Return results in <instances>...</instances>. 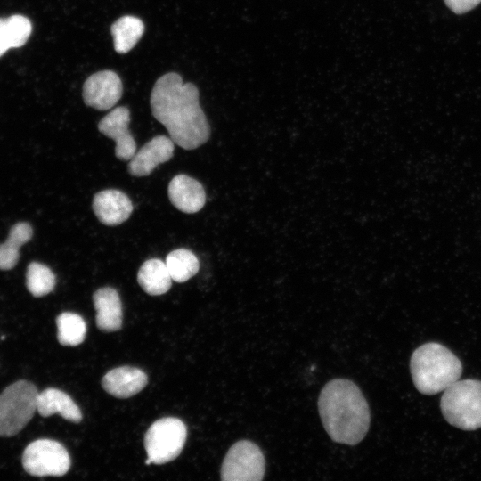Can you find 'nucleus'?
Instances as JSON below:
<instances>
[{"mask_svg":"<svg viewBox=\"0 0 481 481\" xmlns=\"http://www.w3.org/2000/svg\"><path fill=\"white\" fill-rule=\"evenodd\" d=\"M318 411L332 441L355 445L366 436L371 422L368 403L353 381L334 379L322 389Z\"/></svg>","mask_w":481,"mask_h":481,"instance_id":"nucleus-2","label":"nucleus"},{"mask_svg":"<svg viewBox=\"0 0 481 481\" xmlns=\"http://www.w3.org/2000/svg\"><path fill=\"white\" fill-rule=\"evenodd\" d=\"M33 234L27 223H18L12 227L5 242L0 245V270H10L17 264L20 247L28 242Z\"/></svg>","mask_w":481,"mask_h":481,"instance_id":"nucleus-20","label":"nucleus"},{"mask_svg":"<svg viewBox=\"0 0 481 481\" xmlns=\"http://www.w3.org/2000/svg\"><path fill=\"white\" fill-rule=\"evenodd\" d=\"M444 3L453 12L461 14L475 8L481 0H444Z\"/></svg>","mask_w":481,"mask_h":481,"instance_id":"nucleus-24","label":"nucleus"},{"mask_svg":"<svg viewBox=\"0 0 481 481\" xmlns=\"http://www.w3.org/2000/svg\"><path fill=\"white\" fill-rule=\"evenodd\" d=\"M130 111L119 106L109 112L98 123L99 131L116 142L115 155L121 160H130L136 152V143L128 130Z\"/></svg>","mask_w":481,"mask_h":481,"instance_id":"nucleus-10","label":"nucleus"},{"mask_svg":"<svg viewBox=\"0 0 481 481\" xmlns=\"http://www.w3.org/2000/svg\"><path fill=\"white\" fill-rule=\"evenodd\" d=\"M123 86L120 77L112 70L92 74L83 86L86 105L99 110L111 109L120 99Z\"/></svg>","mask_w":481,"mask_h":481,"instance_id":"nucleus-9","label":"nucleus"},{"mask_svg":"<svg viewBox=\"0 0 481 481\" xmlns=\"http://www.w3.org/2000/svg\"><path fill=\"white\" fill-rule=\"evenodd\" d=\"M93 209L101 223L114 226L128 219L133 211V205L126 194L118 190L110 189L94 195Z\"/></svg>","mask_w":481,"mask_h":481,"instance_id":"nucleus-12","label":"nucleus"},{"mask_svg":"<svg viewBox=\"0 0 481 481\" xmlns=\"http://www.w3.org/2000/svg\"><path fill=\"white\" fill-rule=\"evenodd\" d=\"M96 310V325L102 331H116L121 329L122 304L117 290L110 287L97 289L93 295Z\"/></svg>","mask_w":481,"mask_h":481,"instance_id":"nucleus-15","label":"nucleus"},{"mask_svg":"<svg viewBox=\"0 0 481 481\" xmlns=\"http://www.w3.org/2000/svg\"><path fill=\"white\" fill-rule=\"evenodd\" d=\"M166 265L172 280L175 282H185L194 276L200 268L197 257L186 249L171 251L167 256Z\"/></svg>","mask_w":481,"mask_h":481,"instance_id":"nucleus-21","label":"nucleus"},{"mask_svg":"<svg viewBox=\"0 0 481 481\" xmlns=\"http://www.w3.org/2000/svg\"><path fill=\"white\" fill-rule=\"evenodd\" d=\"M153 117L167 130L170 138L185 150H193L209 138L210 127L200 106L199 90L169 72L154 84L151 94Z\"/></svg>","mask_w":481,"mask_h":481,"instance_id":"nucleus-1","label":"nucleus"},{"mask_svg":"<svg viewBox=\"0 0 481 481\" xmlns=\"http://www.w3.org/2000/svg\"><path fill=\"white\" fill-rule=\"evenodd\" d=\"M57 338L62 346H77L86 337V325L77 314L64 312L56 318Z\"/></svg>","mask_w":481,"mask_h":481,"instance_id":"nucleus-22","label":"nucleus"},{"mask_svg":"<svg viewBox=\"0 0 481 481\" xmlns=\"http://www.w3.org/2000/svg\"><path fill=\"white\" fill-rule=\"evenodd\" d=\"M37 412L43 417L59 413L65 420L78 423L82 413L71 397L57 388H46L37 397Z\"/></svg>","mask_w":481,"mask_h":481,"instance_id":"nucleus-16","label":"nucleus"},{"mask_svg":"<svg viewBox=\"0 0 481 481\" xmlns=\"http://www.w3.org/2000/svg\"><path fill=\"white\" fill-rule=\"evenodd\" d=\"M26 285L33 296L42 297L53 291L55 276L48 266L33 262L28 266Z\"/></svg>","mask_w":481,"mask_h":481,"instance_id":"nucleus-23","label":"nucleus"},{"mask_svg":"<svg viewBox=\"0 0 481 481\" xmlns=\"http://www.w3.org/2000/svg\"><path fill=\"white\" fill-rule=\"evenodd\" d=\"M24 469L31 476L61 477L70 467V457L66 448L57 441L38 439L30 443L22 455Z\"/></svg>","mask_w":481,"mask_h":481,"instance_id":"nucleus-8","label":"nucleus"},{"mask_svg":"<svg viewBox=\"0 0 481 481\" xmlns=\"http://www.w3.org/2000/svg\"><path fill=\"white\" fill-rule=\"evenodd\" d=\"M172 278L166 262L159 258L146 260L137 273V281L142 289L149 295L159 296L169 290Z\"/></svg>","mask_w":481,"mask_h":481,"instance_id":"nucleus-17","label":"nucleus"},{"mask_svg":"<svg viewBox=\"0 0 481 481\" xmlns=\"http://www.w3.org/2000/svg\"><path fill=\"white\" fill-rule=\"evenodd\" d=\"M32 24L23 15L0 19V57L8 50L22 46L31 35Z\"/></svg>","mask_w":481,"mask_h":481,"instance_id":"nucleus-18","label":"nucleus"},{"mask_svg":"<svg viewBox=\"0 0 481 481\" xmlns=\"http://www.w3.org/2000/svg\"><path fill=\"white\" fill-rule=\"evenodd\" d=\"M114 49L118 53H128L140 40L144 32V24L137 17L123 16L110 27Z\"/></svg>","mask_w":481,"mask_h":481,"instance_id":"nucleus-19","label":"nucleus"},{"mask_svg":"<svg viewBox=\"0 0 481 481\" xmlns=\"http://www.w3.org/2000/svg\"><path fill=\"white\" fill-rule=\"evenodd\" d=\"M38 391L36 386L21 379L8 386L0 394V436L18 434L37 411Z\"/></svg>","mask_w":481,"mask_h":481,"instance_id":"nucleus-5","label":"nucleus"},{"mask_svg":"<svg viewBox=\"0 0 481 481\" xmlns=\"http://www.w3.org/2000/svg\"><path fill=\"white\" fill-rule=\"evenodd\" d=\"M444 419L462 430L481 428V381L457 380L448 387L440 402Z\"/></svg>","mask_w":481,"mask_h":481,"instance_id":"nucleus-4","label":"nucleus"},{"mask_svg":"<svg viewBox=\"0 0 481 481\" xmlns=\"http://www.w3.org/2000/svg\"><path fill=\"white\" fill-rule=\"evenodd\" d=\"M415 387L424 395L444 391L462 372L460 359L444 346L429 342L415 349L410 360Z\"/></svg>","mask_w":481,"mask_h":481,"instance_id":"nucleus-3","label":"nucleus"},{"mask_svg":"<svg viewBox=\"0 0 481 481\" xmlns=\"http://www.w3.org/2000/svg\"><path fill=\"white\" fill-rule=\"evenodd\" d=\"M265 472V459L259 446L240 440L226 452L221 466L223 481H259Z\"/></svg>","mask_w":481,"mask_h":481,"instance_id":"nucleus-7","label":"nucleus"},{"mask_svg":"<svg viewBox=\"0 0 481 481\" xmlns=\"http://www.w3.org/2000/svg\"><path fill=\"white\" fill-rule=\"evenodd\" d=\"M147 385V375L140 369L121 366L108 371L102 379L103 389L118 398H128Z\"/></svg>","mask_w":481,"mask_h":481,"instance_id":"nucleus-14","label":"nucleus"},{"mask_svg":"<svg viewBox=\"0 0 481 481\" xmlns=\"http://www.w3.org/2000/svg\"><path fill=\"white\" fill-rule=\"evenodd\" d=\"M171 203L180 211L192 214L205 205L206 193L203 186L186 175H177L169 183L167 189Z\"/></svg>","mask_w":481,"mask_h":481,"instance_id":"nucleus-13","label":"nucleus"},{"mask_svg":"<svg viewBox=\"0 0 481 481\" xmlns=\"http://www.w3.org/2000/svg\"><path fill=\"white\" fill-rule=\"evenodd\" d=\"M174 149L175 143L170 137H153L131 158L127 165L129 174L137 177L149 175L157 166L173 157Z\"/></svg>","mask_w":481,"mask_h":481,"instance_id":"nucleus-11","label":"nucleus"},{"mask_svg":"<svg viewBox=\"0 0 481 481\" xmlns=\"http://www.w3.org/2000/svg\"><path fill=\"white\" fill-rule=\"evenodd\" d=\"M184 423L173 417L153 422L144 436L147 457L154 464H164L175 460L182 452L186 441Z\"/></svg>","mask_w":481,"mask_h":481,"instance_id":"nucleus-6","label":"nucleus"}]
</instances>
